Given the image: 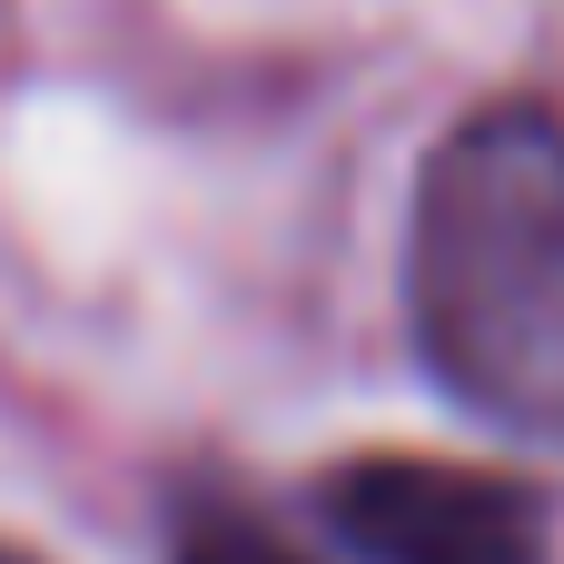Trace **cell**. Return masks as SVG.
I'll use <instances>...</instances> for the list:
<instances>
[{
  "label": "cell",
  "instance_id": "1",
  "mask_svg": "<svg viewBox=\"0 0 564 564\" xmlns=\"http://www.w3.org/2000/svg\"><path fill=\"white\" fill-rule=\"evenodd\" d=\"M406 327L426 377L506 426L564 446V109H466L406 208Z\"/></svg>",
  "mask_w": 564,
  "mask_h": 564
},
{
  "label": "cell",
  "instance_id": "2",
  "mask_svg": "<svg viewBox=\"0 0 564 564\" xmlns=\"http://www.w3.org/2000/svg\"><path fill=\"white\" fill-rule=\"evenodd\" d=\"M317 516L367 564H555L545 496L446 456H347L317 476Z\"/></svg>",
  "mask_w": 564,
  "mask_h": 564
},
{
  "label": "cell",
  "instance_id": "3",
  "mask_svg": "<svg viewBox=\"0 0 564 564\" xmlns=\"http://www.w3.org/2000/svg\"><path fill=\"white\" fill-rule=\"evenodd\" d=\"M169 564H307L268 516H248L238 496H178L169 516Z\"/></svg>",
  "mask_w": 564,
  "mask_h": 564
},
{
  "label": "cell",
  "instance_id": "4",
  "mask_svg": "<svg viewBox=\"0 0 564 564\" xmlns=\"http://www.w3.org/2000/svg\"><path fill=\"white\" fill-rule=\"evenodd\" d=\"M0 564H50V555H30V545H10V535H0Z\"/></svg>",
  "mask_w": 564,
  "mask_h": 564
}]
</instances>
